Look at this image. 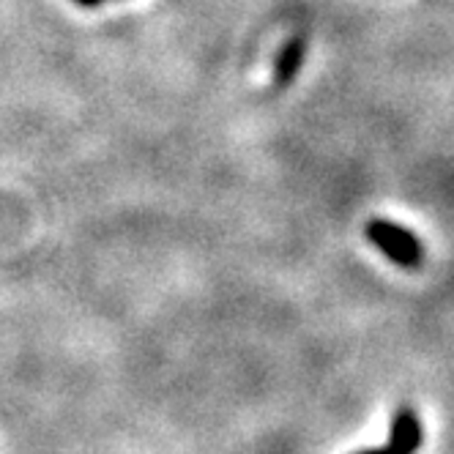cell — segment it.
Here are the masks:
<instances>
[{"label": "cell", "instance_id": "6da1fadb", "mask_svg": "<svg viewBox=\"0 0 454 454\" xmlns=\"http://www.w3.org/2000/svg\"><path fill=\"white\" fill-rule=\"evenodd\" d=\"M364 233L372 247H378L388 261L403 269H416L421 263V257H425V249H421L419 239L403 224H395L388 219H372L367 222Z\"/></svg>", "mask_w": 454, "mask_h": 454}, {"label": "cell", "instance_id": "7a4b0ae2", "mask_svg": "<svg viewBox=\"0 0 454 454\" xmlns=\"http://www.w3.org/2000/svg\"><path fill=\"white\" fill-rule=\"evenodd\" d=\"M421 441H425V430H421V421L413 413V408H397L392 427H388V443L380 449H364L356 454H416Z\"/></svg>", "mask_w": 454, "mask_h": 454}, {"label": "cell", "instance_id": "3957f363", "mask_svg": "<svg viewBox=\"0 0 454 454\" xmlns=\"http://www.w3.org/2000/svg\"><path fill=\"white\" fill-rule=\"evenodd\" d=\"M304 55H307V44L301 36H294L279 52L277 58V67H274V88L282 90L294 82L301 72V63H304Z\"/></svg>", "mask_w": 454, "mask_h": 454}, {"label": "cell", "instance_id": "277c9868", "mask_svg": "<svg viewBox=\"0 0 454 454\" xmlns=\"http://www.w3.org/2000/svg\"><path fill=\"white\" fill-rule=\"evenodd\" d=\"M77 6H82V9H96V6H102L105 0H74Z\"/></svg>", "mask_w": 454, "mask_h": 454}]
</instances>
